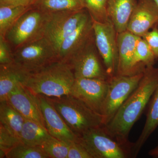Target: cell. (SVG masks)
I'll list each match as a JSON object with an SVG mask.
<instances>
[{"label":"cell","mask_w":158,"mask_h":158,"mask_svg":"<svg viewBox=\"0 0 158 158\" xmlns=\"http://www.w3.org/2000/svg\"><path fill=\"white\" fill-rule=\"evenodd\" d=\"M95 45L94 35L83 47L69 59L75 79L109 80L108 76Z\"/></svg>","instance_id":"cell-7"},{"label":"cell","mask_w":158,"mask_h":158,"mask_svg":"<svg viewBox=\"0 0 158 158\" xmlns=\"http://www.w3.org/2000/svg\"><path fill=\"white\" fill-rule=\"evenodd\" d=\"M79 143L92 158H128L132 145L122 144L112 137L104 126L90 129L79 136Z\"/></svg>","instance_id":"cell-5"},{"label":"cell","mask_w":158,"mask_h":158,"mask_svg":"<svg viewBox=\"0 0 158 158\" xmlns=\"http://www.w3.org/2000/svg\"><path fill=\"white\" fill-rule=\"evenodd\" d=\"M49 158H67L69 144L51 136L40 146Z\"/></svg>","instance_id":"cell-27"},{"label":"cell","mask_w":158,"mask_h":158,"mask_svg":"<svg viewBox=\"0 0 158 158\" xmlns=\"http://www.w3.org/2000/svg\"><path fill=\"white\" fill-rule=\"evenodd\" d=\"M21 142L19 137L15 135L0 125V158L5 157L10 150Z\"/></svg>","instance_id":"cell-28"},{"label":"cell","mask_w":158,"mask_h":158,"mask_svg":"<svg viewBox=\"0 0 158 158\" xmlns=\"http://www.w3.org/2000/svg\"><path fill=\"white\" fill-rule=\"evenodd\" d=\"M109 86V80L77 78L74 82L70 94L102 115Z\"/></svg>","instance_id":"cell-11"},{"label":"cell","mask_w":158,"mask_h":158,"mask_svg":"<svg viewBox=\"0 0 158 158\" xmlns=\"http://www.w3.org/2000/svg\"><path fill=\"white\" fill-rule=\"evenodd\" d=\"M93 20L89 12L79 26L64 38L57 50L59 60L67 62L94 36Z\"/></svg>","instance_id":"cell-14"},{"label":"cell","mask_w":158,"mask_h":158,"mask_svg":"<svg viewBox=\"0 0 158 158\" xmlns=\"http://www.w3.org/2000/svg\"><path fill=\"white\" fill-rule=\"evenodd\" d=\"M108 0H82L85 9H87L94 21L100 23L110 20L107 11Z\"/></svg>","instance_id":"cell-25"},{"label":"cell","mask_w":158,"mask_h":158,"mask_svg":"<svg viewBox=\"0 0 158 158\" xmlns=\"http://www.w3.org/2000/svg\"><path fill=\"white\" fill-rule=\"evenodd\" d=\"M50 13L31 6L7 31L5 38L15 49L44 37Z\"/></svg>","instance_id":"cell-4"},{"label":"cell","mask_w":158,"mask_h":158,"mask_svg":"<svg viewBox=\"0 0 158 158\" xmlns=\"http://www.w3.org/2000/svg\"><path fill=\"white\" fill-rule=\"evenodd\" d=\"M51 136L45 127L41 123L25 119L20 138L24 144L31 146H40Z\"/></svg>","instance_id":"cell-20"},{"label":"cell","mask_w":158,"mask_h":158,"mask_svg":"<svg viewBox=\"0 0 158 158\" xmlns=\"http://www.w3.org/2000/svg\"><path fill=\"white\" fill-rule=\"evenodd\" d=\"M158 86V68H146L137 88L126 100L111 120L105 125L109 134L120 143L132 145L130 131L149 103Z\"/></svg>","instance_id":"cell-1"},{"label":"cell","mask_w":158,"mask_h":158,"mask_svg":"<svg viewBox=\"0 0 158 158\" xmlns=\"http://www.w3.org/2000/svg\"><path fill=\"white\" fill-rule=\"evenodd\" d=\"M126 31L117 34L118 59L116 75L131 76L144 72L146 68L138 65L135 59L138 37Z\"/></svg>","instance_id":"cell-13"},{"label":"cell","mask_w":158,"mask_h":158,"mask_svg":"<svg viewBox=\"0 0 158 158\" xmlns=\"http://www.w3.org/2000/svg\"><path fill=\"white\" fill-rule=\"evenodd\" d=\"M67 158H92L88 151L79 142L69 145Z\"/></svg>","instance_id":"cell-30"},{"label":"cell","mask_w":158,"mask_h":158,"mask_svg":"<svg viewBox=\"0 0 158 158\" xmlns=\"http://www.w3.org/2000/svg\"><path fill=\"white\" fill-rule=\"evenodd\" d=\"M75 80L68 62L58 60L31 73L24 86L36 95L59 98L70 94Z\"/></svg>","instance_id":"cell-2"},{"label":"cell","mask_w":158,"mask_h":158,"mask_svg":"<svg viewBox=\"0 0 158 158\" xmlns=\"http://www.w3.org/2000/svg\"><path fill=\"white\" fill-rule=\"evenodd\" d=\"M144 128L132 147V158H136L148 139L158 127V86L149 102Z\"/></svg>","instance_id":"cell-19"},{"label":"cell","mask_w":158,"mask_h":158,"mask_svg":"<svg viewBox=\"0 0 158 158\" xmlns=\"http://www.w3.org/2000/svg\"><path fill=\"white\" fill-rule=\"evenodd\" d=\"M95 45L110 77L116 75L118 59L117 33L111 21L93 20Z\"/></svg>","instance_id":"cell-9"},{"label":"cell","mask_w":158,"mask_h":158,"mask_svg":"<svg viewBox=\"0 0 158 158\" xmlns=\"http://www.w3.org/2000/svg\"><path fill=\"white\" fill-rule=\"evenodd\" d=\"M6 101L25 119L37 122L45 127L36 94L23 84L16 86Z\"/></svg>","instance_id":"cell-16"},{"label":"cell","mask_w":158,"mask_h":158,"mask_svg":"<svg viewBox=\"0 0 158 158\" xmlns=\"http://www.w3.org/2000/svg\"><path fill=\"white\" fill-rule=\"evenodd\" d=\"M153 1L156 3V5L158 8V0H153Z\"/></svg>","instance_id":"cell-34"},{"label":"cell","mask_w":158,"mask_h":158,"mask_svg":"<svg viewBox=\"0 0 158 158\" xmlns=\"http://www.w3.org/2000/svg\"><path fill=\"white\" fill-rule=\"evenodd\" d=\"M142 38L147 43L156 58H158V27H154L151 31H148Z\"/></svg>","instance_id":"cell-31"},{"label":"cell","mask_w":158,"mask_h":158,"mask_svg":"<svg viewBox=\"0 0 158 158\" xmlns=\"http://www.w3.org/2000/svg\"><path fill=\"white\" fill-rule=\"evenodd\" d=\"M158 26V8L153 0H139L130 18L127 30L142 37Z\"/></svg>","instance_id":"cell-15"},{"label":"cell","mask_w":158,"mask_h":158,"mask_svg":"<svg viewBox=\"0 0 158 158\" xmlns=\"http://www.w3.org/2000/svg\"><path fill=\"white\" fill-rule=\"evenodd\" d=\"M13 58L14 63L31 73L59 60L56 49L45 36L15 49Z\"/></svg>","instance_id":"cell-6"},{"label":"cell","mask_w":158,"mask_h":158,"mask_svg":"<svg viewBox=\"0 0 158 158\" xmlns=\"http://www.w3.org/2000/svg\"><path fill=\"white\" fill-rule=\"evenodd\" d=\"M7 158H49L40 146L19 143L6 154Z\"/></svg>","instance_id":"cell-24"},{"label":"cell","mask_w":158,"mask_h":158,"mask_svg":"<svg viewBox=\"0 0 158 158\" xmlns=\"http://www.w3.org/2000/svg\"><path fill=\"white\" fill-rule=\"evenodd\" d=\"M137 2V0H108V16L117 34L127 30Z\"/></svg>","instance_id":"cell-18"},{"label":"cell","mask_w":158,"mask_h":158,"mask_svg":"<svg viewBox=\"0 0 158 158\" xmlns=\"http://www.w3.org/2000/svg\"><path fill=\"white\" fill-rule=\"evenodd\" d=\"M13 62V51L5 37L0 36V64Z\"/></svg>","instance_id":"cell-29"},{"label":"cell","mask_w":158,"mask_h":158,"mask_svg":"<svg viewBox=\"0 0 158 158\" xmlns=\"http://www.w3.org/2000/svg\"><path fill=\"white\" fill-rule=\"evenodd\" d=\"M25 118L7 101L0 102V123L15 135L19 137Z\"/></svg>","instance_id":"cell-21"},{"label":"cell","mask_w":158,"mask_h":158,"mask_svg":"<svg viewBox=\"0 0 158 158\" xmlns=\"http://www.w3.org/2000/svg\"><path fill=\"white\" fill-rule=\"evenodd\" d=\"M31 6H0V36L5 37L9 29Z\"/></svg>","instance_id":"cell-23"},{"label":"cell","mask_w":158,"mask_h":158,"mask_svg":"<svg viewBox=\"0 0 158 158\" xmlns=\"http://www.w3.org/2000/svg\"><path fill=\"white\" fill-rule=\"evenodd\" d=\"M148 155L153 157L158 158V142L156 147L149 151Z\"/></svg>","instance_id":"cell-33"},{"label":"cell","mask_w":158,"mask_h":158,"mask_svg":"<svg viewBox=\"0 0 158 158\" xmlns=\"http://www.w3.org/2000/svg\"><path fill=\"white\" fill-rule=\"evenodd\" d=\"M144 72L131 76L116 75L109 80L107 94L102 110L103 125L112 119L123 104L137 88Z\"/></svg>","instance_id":"cell-8"},{"label":"cell","mask_w":158,"mask_h":158,"mask_svg":"<svg viewBox=\"0 0 158 158\" xmlns=\"http://www.w3.org/2000/svg\"><path fill=\"white\" fill-rule=\"evenodd\" d=\"M45 127L51 135L70 145L79 142V137L69 128L48 97L37 94Z\"/></svg>","instance_id":"cell-12"},{"label":"cell","mask_w":158,"mask_h":158,"mask_svg":"<svg viewBox=\"0 0 158 158\" xmlns=\"http://www.w3.org/2000/svg\"><path fill=\"white\" fill-rule=\"evenodd\" d=\"M156 59L146 41L142 37H138L135 52L137 64L145 68L152 67Z\"/></svg>","instance_id":"cell-26"},{"label":"cell","mask_w":158,"mask_h":158,"mask_svg":"<svg viewBox=\"0 0 158 158\" xmlns=\"http://www.w3.org/2000/svg\"><path fill=\"white\" fill-rule=\"evenodd\" d=\"M32 6L48 13L85 9L82 0H34Z\"/></svg>","instance_id":"cell-22"},{"label":"cell","mask_w":158,"mask_h":158,"mask_svg":"<svg viewBox=\"0 0 158 158\" xmlns=\"http://www.w3.org/2000/svg\"><path fill=\"white\" fill-rule=\"evenodd\" d=\"M88 13L87 9L50 13L44 36L56 51L63 40L74 31Z\"/></svg>","instance_id":"cell-10"},{"label":"cell","mask_w":158,"mask_h":158,"mask_svg":"<svg viewBox=\"0 0 158 158\" xmlns=\"http://www.w3.org/2000/svg\"><path fill=\"white\" fill-rule=\"evenodd\" d=\"M30 74L14 62L0 64V102L6 101L18 85H24Z\"/></svg>","instance_id":"cell-17"},{"label":"cell","mask_w":158,"mask_h":158,"mask_svg":"<svg viewBox=\"0 0 158 158\" xmlns=\"http://www.w3.org/2000/svg\"><path fill=\"white\" fill-rule=\"evenodd\" d=\"M34 0H0V6H31Z\"/></svg>","instance_id":"cell-32"},{"label":"cell","mask_w":158,"mask_h":158,"mask_svg":"<svg viewBox=\"0 0 158 158\" xmlns=\"http://www.w3.org/2000/svg\"><path fill=\"white\" fill-rule=\"evenodd\" d=\"M48 98L66 124L78 137L88 130L103 126L101 114L72 95Z\"/></svg>","instance_id":"cell-3"}]
</instances>
